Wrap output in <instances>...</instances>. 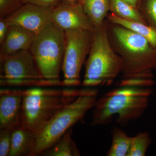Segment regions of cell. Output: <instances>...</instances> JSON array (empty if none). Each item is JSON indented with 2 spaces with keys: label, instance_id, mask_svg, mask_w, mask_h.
<instances>
[{
  "label": "cell",
  "instance_id": "1",
  "mask_svg": "<svg viewBox=\"0 0 156 156\" xmlns=\"http://www.w3.org/2000/svg\"><path fill=\"white\" fill-rule=\"evenodd\" d=\"M81 91L43 87L22 90L21 126L37 136L57 113L77 98Z\"/></svg>",
  "mask_w": 156,
  "mask_h": 156
},
{
  "label": "cell",
  "instance_id": "2",
  "mask_svg": "<svg viewBox=\"0 0 156 156\" xmlns=\"http://www.w3.org/2000/svg\"><path fill=\"white\" fill-rule=\"evenodd\" d=\"M112 89L97 99L92 115V126L110 123L118 115L117 123L125 126L142 116L149 103L151 89L121 87Z\"/></svg>",
  "mask_w": 156,
  "mask_h": 156
},
{
  "label": "cell",
  "instance_id": "3",
  "mask_svg": "<svg viewBox=\"0 0 156 156\" xmlns=\"http://www.w3.org/2000/svg\"><path fill=\"white\" fill-rule=\"evenodd\" d=\"M114 24L115 51L123 59V80H152V71L156 69V48L142 36Z\"/></svg>",
  "mask_w": 156,
  "mask_h": 156
},
{
  "label": "cell",
  "instance_id": "4",
  "mask_svg": "<svg viewBox=\"0 0 156 156\" xmlns=\"http://www.w3.org/2000/svg\"><path fill=\"white\" fill-rule=\"evenodd\" d=\"M108 23L95 27L82 86H110L123 69V59L115 53L109 38Z\"/></svg>",
  "mask_w": 156,
  "mask_h": 156
},
{
  "label": "cell",
  "instance_id": "5",
  "mask_svg": "<svg viewBox=\"0 0 156 156\" xmlns=\"http://www.w3.org/2000/svg\"><path fill=\"white\" fill-rule=\"evenodd\" d=\"M98 93V89H82L77 98L57 113L37 135L31 156H41L74 125L83 119L86 113L95 106Z\"/></svg>",
  "mask_w": 156,
  "mask_h": 156
},
{
  "label": "cell",
  "instance_id": "6",
  "mask_svg": "<svg viewBox=\"0 0 156 156\" xmlns=\"http://www.w3.org/2000/svg\"><path fill=\"white\" fill-rule=\"evenodd\" d=\"M65 31L51 23L36 36L29 50L45 80L60 83L65 49Z\"/></svg>",
  "mask_w": 156,
  "mask_h": 156
},
{
  "label": "cell",
  "instance_id": "7",
  "mask_svg": "<svg viewBox=\"0 0 156 156\" xmlns=\"http://www.w3.org/2000/svg\"><path fill=\"white\" fill-rule=\"evenodd\" d=\"M1 86L45 87L61 86L45 80L29 50L9 55H0Z\"/></svg>",
  "mask_w": 156,
  "mask_h": 156
},
{
  "label": "cell",
  "instance_id": "8",
  "mask_svg": "<svg viewBox=\"0 0 156 156\" xmlns=\"http://www.w3.org/2000/svg\"><path fill=\"white\" fill-rule=\"evenodd\" d=\"M66 45L62 70L63 79L62 86L68 87L80 86L82 66L89 54L92 44L93 31L71 30L65 31Z\"/></svg>",
  "mask_w": 156,
  "mask_h": 156
},
{
  "label": "cell",
  "instance_id": "9",
  "mask_svg": "<svg viewBox=\"0 0 156 156\" xmlns=\"http://www.w3.org/2000/svg\"><path fill=\"white\" fill-rule=\"evenodd\" d=\"M52 9L33 4H25L3 20L8 26L21 27L37 34L52 23Z\"/></svg>",
  "mask_w": 156,
  "mask_h": 156
},
{
  "label": "cell",
  "instance_id": "10",
  "mask_svg": "<svg viewBox=\"0 0 156 156\" xmlns=\"http://www.w3.org/2000/svg\"><path fill=\"white\" fill-rule=\"evenodd\" d=\"M52 22L64 31H93L95 27L84 12L81 3L74 5L61 3L52 9Z\"/></svg>",
  "mask_w": 156,
  "mask_h": 156
},
{
  "label": "cell",
  "instance_id": "11",
  "mask_svg": "<svg viewBox=\"0 0 156 156\" xmlns=\"http://www.w3.org/2000/svg\"><path fill=\"white\" fill-rule=\"evenodd\" d=\"M22 90H0V129L13 131L21 126Z\"/></svg>",
  "mask_w": 156,
  "mask_h": 156
},
{
  "label": "cell",
  "instance_id": "12",
  "mask_svg": "<svg viewBox=\"0 0 156 156\" xmlns=\"http://www.w3.org/2000/svg\"><path fill=\"white\" fill-rule=\"evenodd\" d=\"M37 34L16 25L9 26L8 34L1 45L0 55H9L29 50Z\"/></svg>",
  "mask_w": 156,
  "mask_h": 156
},
{
  "label": "cell",
  "instance_id": "13",
  "mask_svg": "<svg viewBox=\"0 0 156 156\" xmlns=\"http://www.w3.org/2000/svg\"><path fill=\"white\" fill-rule=\"evenodd\" d=\"M36 142V135L22 126L13 130L9 156H31Z\"/></svg>",
  "mask_w": 156,
  "mask_h": 156
},
{
  "label": "cell",
  "instance_id": "14",
  "mask_svg": "<svg viewBox=\"0 0 156 156\" xmlns=\"http://www.w3.org/2000/svg\"><path fill=\"white\" fill-rule=\"evenodd\" d=\"M73 130L69 128L51 147L44 151L41 156H79L80 152L72 139Z\"/></svg>",
  "mask_w": 156,
  "mask_h": 156
},
{
  "label": "cell",
  "instance_id": "15",
  "mask_svg": "<svg viewBox=\"0 0 156 156\" xmlns=\"http://www.w3.org/2000/svg\"><path fill=\"white\" fill-rule=\"evenodd\" d=\"M80 3L94 26L103 23L110 11V0H81Z\"/></svg>",
  "mask_w": 156,
  "mask_h": 156
},
{
  "label": "cell",
  "instance_id": "16",
  "mask_svg": "<svg viewBox=\"0 0 156 156\" xmlns=\"http://www.w3.org/2000/svg\"><path fill=\"white\" fill-rule=\"evenodd\" d=\"M107 17L114 24L122 26L142 36L156 48V28L145 23L122 19L112 13L108 15Z\"/></svg>",
  "mask_w": 156,
  "mask_h": 156
},
{
  "label": "cell",
  "instance_id": "17",
  "mask_svg": "<svg viewBox=\"0 0 156 156\" xmlns=\"http://www.w3.org/2000/svg\"><path fill=\"white\" fill-rule=\"evenodd\" d=\"M110 11L112 14L122 19L147 24L144 17L136 8L122 0H110Z\"/></svg>",
  "mask_w": 156,
  "mask_h": 156
},
{
  "label": "cell",
  "instance_id": "18",
  "mask_svg": "<svg viewBox=\"0 0 156 156\" xmlns=\"http://www.w3.org/2000/svg\"><path fill=\"white\" fill-rule=\"evenodd\" d=\"M133 137L128 136L125 131L115 127L113 131L112 142L107 155L127 156Z\"/></svg>",
  "mask_w": 156,
  "mask_h": 156
},
{
  "label": "cell",
  "instance_id": "19",
  "mask_svg": "<svg viewBox=\"0 0 156 156\" xmlns=\"http://www.w3.org/2000/svg\"><path fill=\"white\" fill-rule=\"evenodd\" d=\"M151 143L149 134L141 132L133 137L127 156H144Z\"/></svg>",
  "mask_w": 156,
  "mask_h": 156
},
{
  "label": "cell",
  "instance_id": "20",
  "mask_svg": "<svg viewBox=\"0 0 156 156\" xmlns=\"http://www.w3.org/2000/svg\"><path fill=\"white\" fill-rule=\"evenodd\" d=\"M23 5L22 0H0V20L9 17Z\"/></svg>",
  "mask_w": 156,
  "mask_h": 156
},
{
  "label": "cell",
  "instance_id": "21",
  "mask_svg": "<svg viewBox=\"0 0 156 156\" xmlns=\"http://www.w3.org/2000/svg\"><path fill=\"white\" fill-rule=\"evenodd\" d=\"M12 130L0 129V156H9L12 140Z\"/></svg>",
  "mask_w": 156,
  "mask_h": 156
},
{
  "label": "cell",
  "instance_id": "22",
  "mask_svg": "<svg viewBox=\"0 0 156 156\" xmlns=\"http://www.w3.org/2000/svg\"><path fill=\"white\" fill-rule=\"evenodd\" d=\"M144 14L147 24L156 28V0H146Z\"/></svg>",
  "mask_w": 156,
  "mask_h": 156
},
{
  "label": "cell",
  "instance_id": "23",
  "mask_svg": "<svg viewBox=\"0 0 156 156\" xmlns=\"http://www.w3.org/2000/svg\"><path fill=\"white\" fill-rule=\"evenodd\" d=\"M24 4H31L47 8H53L61 3L60 0H22Z\"/></svg>",
  "mask_w": 156,
  "mask_h": 156
},
{
  "label": "cell",
  "instance_id": "24",
  "mask_svg": "<svg viewBox=\"0 0 156 156\" xmlns=\"http://www.w3.org/2000/svg\"><path fill=\"white\" fill-rule=\"evenodd\" d=\"M9 30V26L4 20H0V44L5 41Z\"/></svg>",
  "mask_w": 156,
  "mask_h": 156
},
{
  "label": "cell",
  "instance_id": "25",
  "mask_svg": "<svg viewBox=\"0 0 156 156\" xmlns=\"http://www.w3.org/2000/svg\"><path fill=\"white\" fill-rule=\"evenodd\" d=\"M124 2L128 3L129 5L133 6L134 8H136L137 7V3H138V0H122Z\"/></svg>",
  "mask_w": 156,
  "mask_h": 156
},
{
  "label": "cell",
  "instance_id": "26",
  "mask_svg": "<svg viewBox=\"0 0 156 156\" xmlns=\"http://www.w3.org/2000/svg\"><path fill=\"white\" fill-rule=\"evenodd\" d=\"M60 1L61 3L71 4V5H74V4L80 3V0H60Z\"/></svg>",
  "mask_w": 156,
  "mask_h": 156
},
{
  "label": "cell",
  "instance_id": "27",
  "mask_svg": "<svg viewBox=\"0 0 156 156\" xmlns=\"http://www.w3.org/2000/svg\"><path fill=\"white\" fill-rule=\"evenodd\" d=\"M81 0H80V2Z\"/></svg>",
  "mask_w": 156,
  "mask_h": 156
}]
</instances>
